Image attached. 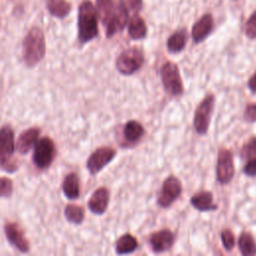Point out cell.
I'll list each match as a JSON object with an SVG mask.
<instances>
[{"mask_svg":"<svg viewBox=\"0 0 256 256\" xmlns=\"http://www.w3.org/2000/svg\"><path fill=\"white\" fill-rule=\"evenodd\" d=\"M235 175L234 160L231 150L221 148L217 155L216 179L221 185L228 184Z\"/></svg>","mask_w":256,"mask_h":256,"instance_id":"obj_9","label":"cell"},{"mask_svg":"<svg viewBox=\"0 0 256 256\" xmlns=\"http://www.w3.org/2000/svg\"><path fill=\"white\" fill-rule=\"evenodd\" d=\"M129 9L137 13L142 8V0H127Z\"/></svg>","mask_w":256,"mask_h":256,"instance_id":"obj_33","label":"cell"},{"mask_svg":"<svg viewBox=\"0 0 256 256\" xmlns=\"http://www.w3.org/2000/svg\"><path fill=\"white\" fill-rule=\"evenodd\" d=\"M247 86L249 88V90L252 93H256V71L253 73V75L249 78L248 82H247Z\"/></svg>","mask_w":256,"mask_h":256,"instance_id":"obj_34","label":"cell"},{"mask_svg":"<svg viewBox=\"0 0 256 256\" xmlns=\"http://www.w3.org/2000/svg\"><path fill=\"white\" fill-rule=\"evenodd\" d=\"M33 163L39 169H47L53 162L56 155V148L53 140L43 137L34 146Z\"/></svg>","mask_w":256,"mask_h":256,"instance_id":"obj_8","label":"cell"},{"mask_svg":"<svg viewBox=\"0 0 256 256\" xmlns=\"http://www.w3.org/2000/svg\"><path fill=\"white\" fill-rule=\"evenodd\" d=\"M47 7L50 13L56 17L63 18L70 12V4L66 0H48Z\"/></svg>","mask_w":256,"mask_h":256,"instance_id":"obj_26","label":"cell"},{"mask_svg":"<svg viewBox=\"0 0 256 256\" xmlns=\"http://www.w3.org/2000/svg\"><path fill=\"white\" fill-rule=\"evenodd\" d=\"M116 156V150L109 146H102L97 148L88 158L86 166L91 175L100 172L106 165H108Z\"/></svg>","mask_w":256,"mask_h":256,"instance_id":"obj_10","label":"cell"},{"mask_svg":"<svg viewBox=\"0 0 256 256\" xmlns=\"http://www.w3.org/2000/svg\"><path fill=\"white\" fill-rule=\"evenodd\" d=\"M240 157L244 160L256 158V136L250 137L240 149Z\"/></svg>","mask_w":256,"mask_h":256,"instance_id":"obj_27","label":"cell"},{"mask_svg":"<svg viewBox=\"0 0 256 256\" xmlns=\"http://www.w3.org/2000/svg\"><path fill=\"white\" fill-rule=\"evenodd\" d=\"M4 233L8 242L22 253H28L30 250L29 242L27 241L22 229L17 223L7 222L4 226Z\"/></svg>","mask_w":256,"mask_h":256,"instance_id":"obj_12","label":"cell"},{"mask_svg":"<svg viewBox=\"0 0 256 256\" xmlns=\"http://www.w3.org/2000/svg\"><path fill=\"white\" fill-rule=\"evenodd\" d=\"M62 190L70 200H75L80 196V181L76 173H69L65 177L62 183Z\"/></svg>","mask_w":256,"mask_h":256,"instance_id":"obj_19","label":"cell"},{"mask_svg":"<svg viewBox=\"0 0 256 256\" xmlns=\"http://www.w3.org/2000/svg\"><path fill=\"white\" fill-rule=\"evenodd\" d=\"M14 132L9 125L0 128V167L7 172L17 170V164L14 160Z\"/></svg>","mask_w":256,"mask_h":256,"instance_id":"obj_3","label":"cell"},{"mask_svg":"<svg viewBox=\"0 0 256 256\" xmlns=\"http://www.w3.org/2000/svg\"><path fill=\"white\" fill-rule=\"evenodd\" d=\"M214 107L215 96L212 93L207 94L198 104L193 117V127L199 135H205L208 132Z\"/></svg>","mask_w":256,"mask_h":256,"instance_id":"obj_6","label":"cell"},{"mask_svg":"<svg viewBox=\"0 0 256 256\" xmlns=\"http://www.w3.org/2000/svg\"><path fill=\"white\" fill-rule=\"evenodd\" d=\"M162 85L165 91L171 96H180L184 92V86L176 63L167 61L160 69Z\"/></svg>","mask_w":256,"mask_h":256,"instance_id":"obj_5","label":"cell"},{"mask_svg":"<svg viewBox=\"0 0 256 256\" xmlns=\"http://www.w3.org/2000/svg\"><path fill=\"white\" fill-rule=\"evenodd\" d=\"M98 15L91 1H83L78 10V39L87 43L98 35Z\"/></svg>","mask_w":256,"mask_h":256,"instance_id":"obj_2","label":"cell"},{"mask_svg":"<svg viewBox=\"0 0 256 256\" xmlns=\"http://www.w3.org/2000/svg\"><path fill=\"white\" fill-rule=\"evenodd\" d=\"M96 12L98 18L101 20L102 24L105 26L111 19L115 4L113 0H96Z\"/></svg>","mask_w":256,"mask_h":256,"instance_id":"obj_24","label":"cell"},{"mask_svg":"<svg viewBox=\"0 0 256 256\" xmlns=\"http://www.w3.org/2000/svg\"><path fill=\"white\" fill-rule=\"evenodd\" d=\"M175 242V235L170 229H162L152 233L149 237V245L154 253L168 251Z\"/></svg>","mask_w":256,"mask_h":256,"instance_id":"obj_13","label":"cell"},{"mask_svg":"<svg viewBox=\"0 0 256 256\" xmlns=\"http://www.w3.org/2000/svg\"><path fill=\"white\" fill-rule=\"evenodd\" d=\"M243 118L247 122H256V103H249L245 107Z\"/></svg>","mask_w":256,"mask_h":256,"instance_id":"obj_31","label":"cell"},{"mask_svg":"<svg viewBox=\"0 0 256 256\" xmlns=\"http://www.w3.org/2000/svg\"><path fill=\"white\" fill-rule=\"evenodd\" d=\"M144 63V53L139 47H130L123 50L116 59L117 71L125 76L137 72Z\"/></svg>","mask_w":256,"mask_h":256,"instance_id":"obj_4","label":"cell"},{"mask_svg":"<svg viewBox=\"0 0 256 256\" xmlns=\"http://www.w3.org/2000/svg\"><path fill=\"white\" fill-rule=\"evenodd\" d=\"M46 51L45 37L43 31L38 27L29 30L23 41L22 56L23 61L28 67H34L44 57Z\"/></svg>","mask_w":256,"mask_h":256,"instance_id":"obj_1","label":"cell"},{"mask_svg":"<svg viewBox=\"0 0 256 256\" xmlns=\"http://www.w3.org/2000/svg\"><path fill=\"white\" fill-rule=\"evenodd\" d=\"M138 247V241L135 236L129 233H125L118 238L115 244V250L118 255L130 254L134 252Z\"/></svg>","mask_w":256,"mask_h":256,"instance_id":"obj_20","label":"cell"},{"mask_svg":"<svg viewBox=\"0 0 256 256\" xmlns=\"http://www.w3.org/2000/svg\"><path fill=\"white\" fill-rule=\"evenodd\" d=\"M220 236H221L222 245L225 248V250L231 251L235 246V236H234L233 232L230 229L226 228L221 231Z\"/></svg>","mask_w":256,"mask_h":256,"instance_id":"obj_28","label":"cell"},{"mask_svg":"<svg viewBox=\"0 0 256 256\" xmlns=\"http://www.w3.org/2000/svg\"><path fill=\"white\" fill-rule=\"evenodd\" d=\"M213 29V17L211 14H204L197 22L194 23L191 36L194 43H200L204 41L212 32Z\"/></svg>","mask_w":256,"mask_h":256,"instance_id":"obj_15","label":"cell"},{"mask_svg":"<svg viewBox=\"0 0 256 256\" xmlns=\"http://www.w3.org/2000/svg\"><path fill=\"white\" fill-rule=\"evenodd\" d=\"M39 134H40V129L37 127H31L23 131L19 135L16 142L17 151L22 155L27 154L37 143Z\"/></svg>","mask_w":256,"mask_h":256,"instance_id":"obj_16","label":"cell"},{"mask_svg":"<svg viewBox=\"0 0 256 256\" xmlns=\"http://www.w3.org/2000/svg\"><path fill=\"white\" fill-rule=\"evenodd\" d=\"M182 193V183L174 175L168 176L161 186L157 196V204L161 208H168L171 206Z\"/></svg>","mask_w":256,"mask_h":256,"instance_id":"obj_7","label":"cell"},{"mask_svg":"<svg viewBox=\"0 0 256 256\" xmlns=\"http://www.w3.org/2000/svg\"><path fill=\"white\" fill-rule=\"evenodd\" d=\"M128 35L134 40H140L147 35V26L145 21L138 15H134L128 24Z\"/></svg>","mask_w":256,"mask_h":256,"instance_id":"obj_21","label":"cell"},{"mask_svg":"<svg viewBox=\"0 0 256 256\" xmlns=\"http://www.w3.org/2000/svg\"><path fill=\"white\" fill-rule=\"evenodd\" d=\"M244 33L249 39H256V11L251 14L244 25Z\"/></svg>","mask_w":256,"mask_h":256,"instance_id":"obj_29","label":"cell"},{"mask_svg":"<svg viewBox=\"0 0 256 256\" xmlns=\"http://www.w3.org/2000/svg\"><path fill=\"white\" fill-rule=\"evenodd\" d=\"M190 203L200 212L215 211L218 209V205L214 203L213 194L210 191H200L194 194L190 199Z\"/></svg>","mask_w":256,"mask_h":256,"instance_id":"obj_17","label":"cell"},{"mask_svg":"<svg viewBox=\"0 0 256 256\" xmlns=\"http://www.w3.org/2000/svg\"><path fill=\"white\" fill-rule=\"evenodd\" d=\"M239 251L243 256L256 255V242L254 237L248 231H243L238 238Z\"/></svg>","mask_w":256,"mask_h":256,"instance_id":"obj_22","label":"cell"},{"mask_svg":"<svg viewBox=\"0 0 256 256\" xmlns=\"http://www.w3.org/2000/svg\"><path fill=\"white\" fill-rule=\"evenodd\" d=\"M187 43V33L185 30H178L174 32L167 40V49L170 53L181 52Z\"/></svg>","mask_w":256,"mask_h":256,"instance_id":"obj_23","label":"cell"},{"mask_svg":"<svg viewBox=\"0 0 256 256\" xmlns=\"http://www.w3.org/2000/svg\"><path fill=\"white\" fill-rule=\"evenodd\" d=\"M110 200V192L106 187H99L91 195L88 201L89 210L96 215H102L107 210Z\"/></svg>","mask_w":256,"mask_h":256,"instance_id":"obj_14","label":"cell"},{"mask_svg":"<svg viewBox=\"0 0 256 256\" xmlns=\"http://www.w3.org/2000/svg\"><path fill=\"white\" fill-rule=\"evenodd\" d=\"M144 134L145 129L143 125L136 120H130L126 122L123 127V137L126 142L130 144L138 143L142 139Z\"/></svg>","mask_w":256,"mask_h":256,"instance_id":"obj_18","label":"cell"},{"mask_svg":"<svg viewBox=\"0 0 256 256\" xmlns=\"http://www.w3.org/2000/svg\"><path fill=\"white\" fill-rule=\"evenodd\" d=\"M243 173L248 177H256V158L247 160L243 167Z\"/></svg>","mask_w":256,"mask_h":256,"instance_id":"obj_32","label":"cell"},{"mask_svg":"<svg viewBox=\"0 0 256 256\" xmlns=\"http://www.w3.org/2000/svg\"><path fill=\"white\" fill-rule=\"evenodd\" d=\"M13 191V182L10 178L0 177V198L10 197Z\"/></svg>","mask_w":256,"mask_h":256,"instance_id":"obj_30","label":"cell"},{"mask_svg":"<svg viewBox=\"0 0 256 256\" xmlns=\"http://www.w3.org/2000/svg\"><path fill=\"white\" fill-rule=\"evenodd\" d=\"M64 216L69 223L79 225L83 222L85 217L84 209L75 204H68L64 209Z\"/></svg>","mask_w":256,"mask_h":256,"instance_id":"obj_25","label":"cell"},{"mask_svg":"<svg viewBox=\"0 0 256 256\" xmlns=\"http://www.w3.org/2000/svg\"><path fill=\"white\" fill-rule=\"evenodd\" d=\"M128 20L129 13L126 3L124 0H118V2L115 4L114 12L110 21L105 25L106 36L110 38L117 32L121 31L127 25Z\"/></svg>","mask_w":256,"mask_h":256,"instance_id":"obj_11","label":"cell"}]
</instances>
